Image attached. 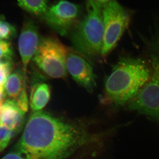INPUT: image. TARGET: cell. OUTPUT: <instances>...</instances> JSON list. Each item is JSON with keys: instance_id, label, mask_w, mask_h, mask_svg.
Instances as JSON below:
<instances>
[{"instance_id": "3957f363", "label": "cell", "mask_w": 159, "mask_h": 159, "mask_svg": "<svg viewBox=\"0 0 159 159\" xmlns=\"http://www.w3.org/2000/svg\"><path fill=\"white\" fill-rule=\"evenodd\" d=\"M102 7L95 0H87L85 16L71 34L74 50L87 59L101 54L103 36Z\"/></svg>"}, {"instance_id": "4fadbf2b", "label": "cell", "mask_w": 159, "mask_h": 159, "mask_svg": "<svg viewBox=\"0 0 159 159\" xmlns=\"http://www.w3.org/2000/svg\"><path fill=\"white\" fill-rule=\"evenodd\" d=\"M22 9L31 14L42 17L48 10L47 0H17Z\"/></svg>"}, {"instance_id": "d6986e66", "label": "cell", "mask_w": 159, "mask_h": 159, "mask_svg": "<svg viewBox=\"0 0 159 159\" xmlns=\"http://www.w3.org/2000/svg\"><path fill=\"white\" fill-rule=\"evenodd\" d=\"M4 84L0 85V107L6 101V97L5 94Z\"/></svg>"}, {"instance_id": "277c9868", "label": "cell", "mask_w": 159, "mask_h": 159, "mask_svg": "<svg viewBox=\"0 0 159 159\" xmlns=\"http://www.w3.org/2000/svg\"><path fill=\"white\" fill-rule=\"evenodd\" d=\"M157 30L149 43L151 74L133 99L128 109L159 120V22Z\"/></svg>"}, {"instance_id": "e0dca14e", "label": "cell", "mask_w": 159, "mask_h": 159, "mask_svg": "<svg viewBox=\"0 0 159 159\" xmlns=\"http://www.w3.org/2000/svg\"><path fill=\"white\" fill-rule=\"evenodd\" d=\"M13 62L4 66L0 70V85L4 84L9 75L12 72Z\"/></svg>"}, {"instance_id": "ba28073f", "label": "cell", "mask_w": 159, "mask_h": 159, "mask_svg": "<svg viewBox=\"0 0 159 159\" xmlns=\"http://www.w3.org/2000/svg\"><path fill=\"white\" fill-rule=\"evenodd\" d=\"M67 70L79 85L89 92L96 86V76L86 57L70 49L66 60Z\"/></svg>"}, {"instance_id": "9c48e42d", "label": "cell", "mask_w": 159, "mask_h": 159, "mask_svg": "<svg viewBox=\"0 0 159 159\" xmlns=\"http://www.w3.org/2000/svg\"><path fill=\"white\" fill-rule=\"evenodd\" d=\"M27 78L23 68L17 69L11 72L4 84L6 99L11 100L25 113L28 111L29 104Z\"/></svg>"}, {"instance_id": "7402d4cb", "label": "cell", "mask_w": 159, "mask_h": 159, "mask_svg": "<svg viewBox=\"0 0 159 159\" xmlns=\"http://www.w3.org/2000/svg\"><path fill=\"white\" fill-rule=\"evenodd\" d=\"M2 20V18H1V16H0V20Z\"/></svg>"}, {"instance_id": "ac0fdd59", "label": "cell", "mask_w": 159, "mask_h": 159, "mask_svg": "<svg viewBox=\"0 0 159 159\" xmlns=\"http://www.w3.org/2000/svg\"><path fill=\"white\" fill-rule=\"evenodd\" d=\"M2 159H30L29 157L21 151L16 149L14 151L9 152Z\"/></svg>"}, {"instance_id": "7c38bea8", "label": "cell", "mask_w": 159, "mask_h": 159, "mask_svg": "<svg viewBox=\"0 0 159 159\" xmlns=\"http://www.w3.org/2000/svg\"><path fill=\"white\" fill-rule=\"evenodd\" d=\"M25 114L12 101L6 99L0 107V125L17 133L22 127Z\"/></svg>"}, {"instance_id": "5b68a950", "label": "cell", "mask_w": 159, "mask_h": 159, "mask_svg": "<svg viewBox=\"0 0 159 159\" xmlns=\"http://www.w3.org/2000/svg\"><path fill=\"white\" fill-rule=\"evenodd\" d=\"M69 50L56 38L42 37L32 60L47 76L51 78H65L68 74L66 60Z\"/></svg>"}, {"instance_id": "44dd1931", "label": "cell", "mask_w": 159, "mask_h": 159, "mask_svg": "<svg viewBox=\"0 0 159 159\" xmlns=\"http://www.w3.org/2000/svg\"><path fill=\"white\" fill-rule=\"evenodd\" d=\"M95 1L103 6L105 5V4H107L111 0H95Z\"/></svg>"}, {"instance_id": "30bf717a", "label": "cell", "mask_w": 159, "mask_h": 159, "mask_svg": "<svg viewBox=\"0 0 159 159\" xmlns=\"http://www.w3.org/2000/svg\"><path fill=\"white\" fill-rule=\"evenodd\" d=\"M40 39L37 25L32 20L26 21L23 25L18 40L19 51L22 62V68L25 72L36 52Z\"/></svg>"}, {"instance_id": "2e32d148", "label": "cell", "mask_w": 159, "mask_h": 159, "mask_svg": "<svg viewBox=\"0 0 159 159\" xmlns=\"http://www.w3.org/2000/svg\"><path fill=\"white\" fill-rule=\"evenodd\" d=\"M13 50L12 45L8 41L0 40V60H12Z\"/></svg>"}, {"instance_id": "9a60e30c", "label": "cell", "mask_w": 159, "mask_h": 159, "mask_svg": "<svg viewBox=\"0 0 159 159\" xmlns=\"http://www.w3.org/2000/svg\"><path fill=\"white\" fill-rule=\"evenodd\" d=\"M16 133L0 125V152L4 150Z\"/></svg>"}, {"instance_id": "ffe728a7", "label": "cell", "mask_w": 159, "mask_h": 159, "mask_svg": "<svg viewBox=\"0 0 159 159\" xmlns=\"http://www.w3.org/2000/svg\"><path fill=\"white\" fill-rule=\"evenodd\" d=\"M12 63V60L11 61H4L0 60V70L4 67V66L9 64V63Z\"/></svg>"}, {"instance_id": "8fae6325", "label": "cell", "mask_w": 159, "mask_h": 159, "mask_svg": "<svg viewBox=\"0 0 159 159\" xmlns=\"http://www.w3.org/2000/svg\"><path fill=\"white\" fill-rule=\"evenodd\" d=\"M33 77L29 104L33 112L41 111L48 104L51 97L50 86L45 81L42 76L34 74Z\"/></svg>"}, {"instance_id": "7a4b0ae2", "label": "cell", "mask_w": 159, "mask_h": 159, "mask_svg": "<svg viewBox=\"0 0 159 159\" xmlns=\"http://www.w3.org/2000/svg\"><path fill=\"white\" fill-rule=\"evenodd\" d=\"M150 67L140 58H121L106 81V99L117 106L129 102L149 80L152 72Z\"/></svg>"}, {"instance_id": "6da1fadb", "label": "cell", "mask_w": 159, "mask_h": 159, "mask_svg": "<svg viewBox=\"0 0 159 159\" xmlns=\"http://www.w3.org/2000/svg\"><path fill=\"white\" fill-rule=\"evenodd\" d=\"M98 138L80 125L40 111L29 117L15 148L30 159H65Z\"/></svg>"}, {"instance_id": "52a82bcc", "label": "cell", "mask_w": 159, "mask_h": 159, "mask_svg": "<svg viewBox=\"0 0 159 159\" xmlns=\"http://www.w3.org/2000/svg\"><path fill=\"white\" fill-rule=\"evenodd\" d=\"M81 8L78 5L61 0L49 7L43 19L46 24L60 35H67L79 21Z\"/></svg>"}, {"instance_id": "5bb4252c", "label": "cell", "mask_w": 159, "mask_h": 159, "mask_svg": "<svg viewBox=\"0 0 159 159\" xmlns=\"http://www.w3.org/2000/svg\"><path fill=\"white\" fill-rule=\"evenodd\" d=\"M16 36V29L14 26L2 20H0V40H10Z\"/></svg>"}, {"instance_id": "8992f818", "label": "cell", "mask_w": 159, "mask_h": 159, "mask_svg": "<svg viewBox=\"0 0 159 159\" xmlns=\"http://www.w3.org/2000/svg\"><path fill=\"white\" fill-rule=\"evenodd\" d=\"M103 36L101 55L105 56L114 48L129 25L130 11L116 0L102 6Z\"/></svg>"}]
</instances>
